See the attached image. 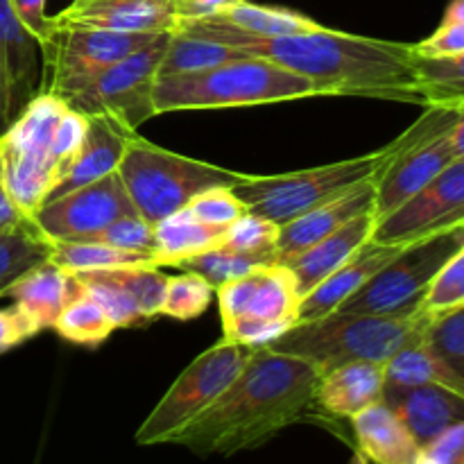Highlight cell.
<instances>
[{
  "instance_id": "10",
  "label": "cell",
  "mask_w": 464,
  "mask_h": 464,
  "mask_svg": "<svg viewBox=\"0 0 464 464\" xmlns=\"http://www.w3.org/2000/svg\"><path fill=\"white\" fill-rule=\"evenodd\" d=\"M462 247L464 225L412 240L335 313L390 315L417 311L430 281Z\"/></svg>"
},
{
  "instance_id": "20",
  "label": "cell",
  "mask_w": 464,
  "mask_h": 464,
  "mask_svg": "<svg viewBox=\"0 0 464 464\" xmlns=\"http://www.w3.org/2000/svg\"><path fill=\"white\" fill-rule=\"evenodd\" d=\"M383 401L401 417L420 447L449 426L464 421V394L440 385L385 388Z\"/></svg>"
},
{
  "instance_id": "44",
  "label": "cell",
  "mask_w": 464,
  "mask_h": 464,
  "mask_svg": "<svg viewBox=\"0 0 464 464\" xmlns=\"http://www.w3.org/2000/svg\"><path fill=\"white\" fill-rule=\"evenodd\" d=\"M415 464H464V421L421 444Z\"/></svg>"
},
{
  "instance_id": "29",
  "label": "cell",
  "mask_w": 464,
  "mask_h": 464,
  "mask_svg": "<svg viewBox=\"0 0 464 464\" xmlns=\"http://www.w3.org/2000/svg\"><path fill=\"white\" fill-rule=\"evenodd\" d=\"M211 18H218L225 25L234 27V30L249 36H284L322 27L317 21H313V18L304 16L299 12H293V9L254 5L247 3V0H240L234 7L225 9V12Z\"/></svg>"
},
{
  "instance_id": "35",
  "label": "cell",
  "mask_w": 464,
  "mask_h": 464,
  "mask_svg": "<svg viewBox=\"0 0 464 464\" xmlns=\"http://www.w3.org/2000/svg\"><path fill=\"white\" fill-rule=\"evenodd\" d=\"M104 279L111 281L116 288L130 295L131 302L145 317V322L152 317L161 315L163 297H166L168 276L159 272L154 266H131V267H116V270H100Z\"/></svg>"
},
{
  "instance_id": "37",
  "label": "cell",
  "mask_w": 464,
  "mask_h": 464,
  "mask_svg": "<svg viewBox=\"0 0 464 464\" xmlns=\"http://www.w3.org/2000/svg\"><path fill=\"white\" fill-rule=\"evenodd\" d=\"M464 308V247L435 275L420 304V311L430 320Z\"/></svg>"
},
{
  "instance_id": "39",
  "label": "cell",
  "mask_w": 464,
  "mask_h": 464,
  "mask_svg": "<svg viewBox=\"0 0 464 464\" xmlns=\"http://www.w3.org/2000/svg\"><path fill=\"white\" fill-rule=\"evenodd\" d=\"M75 279L80 281L82 288L104 308V313L111 317L116 329H131V326H139L145 322V317L140 315V311L136 308V304L131 302L130 295H125L121 288H116V285L109 279H104L100 272H82V275H75Z\"/></svg>"
},
{
  "instance_id": "14",
  "label": "cell",
  "mask_w": 464,
  "mask_h": 464,
  "mask_svg": "<svg viewBox=\"0 0 464 464\" xmlns=\"http://www.w3.org/2000/svg\"><path fill=\"white\" fill-rule=\"evenodd\" d=\"M460 225H464V161L458 159L403 207L376 220L372 238L406 245Z\"/></svg>"
},
{
  "instance_id": "28",
  "label": "cell",
  "mask_w": 464,
  "mask_h": 464,
  "mask_svg": "<svg viewBox=\"0 0 464 464\" xmlns=\"http://www.w3.org/2000/svg\"><path fill=\"white\" fill-rule=\"evenodd\" d=\"M50 254L48 261L62 267L68 275H82V272L116 270V267L131 266H154L152 254L131 252V249H118L98 240H48Z\"/></svg>"
},
{
  "instance_id": "41",
  "label": "cell",
  "mask_w": 464,
  "mask_h": 464,
  "mask_svg": "<svg viewBox=\"0 0 464 464\" xmlns=\"http://www.w3.org/2000/svg\"><path fill=\"white\" fill-rule=\"evenodd\" d=\"M190 213H193L198 220H202L204 225L220 227V229H227L229 225H234L240 216L247 213V207L238 199V195L234 193V188H211L199 193L198 198L188 202Z\"/></svg>"
},
{
  "instance_id": "32",
  "label": "cell",
  "mask_w": 464,
  "mask_h": 464,
  "mask_svg": "<svg viewBox=\"0 0 464 464\" xmlns=\"http://www.w3.org/2000/svg\"><path fill=\"white\" fill-rule=\"evenodd\" d=\"M415 71L424 107H464V53L456 57H417Z\"/></svg>"
},
{
  "instance_id": "49",
  "label": "cell",
  "mask_w": 464,
  "mask_h": 464,
  "mask_svg": "<svg viewBox=\"0 0 464 464\" xmlns=\"http://www.w3.org/2000/svg\"><path fill=\"white\" fill-rule=\"evenodd\" d=\"M14 118H16V109H14L12 77H9L7 62H5L3 53H0V134L12 125Z\"/></svg>"
},
{
  "instance_id": "17",
  "label": "cell",
  "mask_w": 464,
  "mask_h": 464,
  "mask_svg": "<svg viewBox=\"0 0 464 464\" xmlns=\"http://www.w3.org/2000/svg\"><path fill=\"white\" fill-rule=\"evenodd\" d=\"M408 245V243H406ZM406 245H388L370 238L356 249L334 275L326 276L315 290L299 302V322L320 320L338 311L340 304L356 295L367 281L379 275Z\"/></svg>"
},
{
  "instance_id": "31",
  "label": "cell",
  "mask_w": 464,
  "mask_h": 464,
  "mask_svg": "<svg viewBox=\"0 0 464 464\" xmlns=\"http://www.w3.org/2000/svg\"><path fill=\"white\" fill-rule=\"evenodd\" d=\"M243 57H247V54L236 48H229V45L199 39V36L181 34V32H170L166 50H163V57L159 62L157 77L207 71V68L220 66V63L227 62H236V59Z\"/></svg>"
},
{
  "instance_id": "42",
  "label": "cell",
  "mask_w": 464,
  "mask_h": 464,
  "mask_svg": "<svg viewBox=\"0 0 464 464\" xmlns=\"http://www.w3.org/2000/svg\"><path fill=\"white\" fill-rule=\"evenodd\" d=\"M91 240L107 243L118 249H131V252L154 254V225L136 213V216L118 218L109 227H104L100 234H95ZM154 258V256H152Z\"/></svg>"
},
{
  "instance_id": "34",
  "label": "cell",
  "mask_w": 464,
  "mask_h": 464,
  "mask_svg": "<svg viewBox=\"0 0 464 464\" xmlns=\"http://www.w3.org/2000/svg\"><path fill=\"white\" fill-rule=\"evenodd\" d=\"M50 243L34 225L0 234V293L32 267L48 261Z\"/></svg>"
},
{
  "instance_id": "33",
  "label": "cell",
  "mask_w": 464,
  "mask_h": 464,
  "mask_svg": "<svg viewBox=\"0 0 464 464\" xmlns=\"http://www.w3.org/2000/svg\"><path fill=\"white\" fill-rule=\"evenodd\" d=\"M279 263V254H238L229 249H208V252L195 254L186 261L177 263L175 267H181L184 272H195L202 279H207L213 288L229 284V281L240 279L258 267Z\"/></svg>"
},
{
  "instance_id": "16",
  "label": "cell",
  "mask_w": 464,
  "mask_h": 464,
  "mask_svg": "<svg viewBox=\"0 0 464 464\" xmlns=\"http://www.w3.org/2000/svg\"><path fill=\"white\" fill-rule=\"evenodd\" d=\"M53 18L57 25L100 27L127 34H166L177 27L172 0H72Z\"/></svg>"
},
{
  "instance_id": "19",
  "label": "cell",
  "mask_w": 464,
  "mask_h": 464,
  "mask_svg": "<svg viewBox=\"0 0 464 464\" xmlns=\"http://www.w3.org/2000/svg\"><path fill=\"white\" fill-rule=\"evenodd\" d=\"M89 125H86L84 140H82L80 152L75 154L72 163L68 166L66 175L62 177L48 199L62 198V195L71 193V190L82 188L86 184L102 179V177L113 175L118 170L122 152H125L127 143L131 136L139 131L130 130L125 122L111 116H86ZM45 199V202H48ZM44 202V204H45Z\"/></svg>"
},
{
  "instance_id": "51",
  "label": "cell",
  "mask_w": 464,
  "mask_h": 464,
  "mask_svg": "<svg viewBox=\"0 0 464 464\" xmlns=\"http://www.w3.org/2000/svg\"><path fill=\"white\" fill-rule=\"evenodd\" d=\"M82 3H89V0H82Z\"/></svg>"
},
{
  "instance_id": "36",
  "label": "cell",
  "mask_w": 464,
  "mask_h": 464,
  "mask_svg": "<svg viewBox=\"0 0 464 464\" xmlns=\"http://www.w3.org/2000/svg\"><path fill=\"white\" fill-rule=\"evenodd\" d=\"M213 293H216V288L207 279L195 275V272L168 276L161 315L179 322L195 320V317H199L207 311L213 299Z\"/></svg>"
},
{
  "instance_id": "47",
  "label": "cell",
  "mask_w": 464,
  "mask_h": 464,
  "mask_svg": "<svg viewBox=\"0 0 464 464\" xmlns=\"http://www.w3.org/2000/svg\"><path fill=\"white\" fill-rule=\"evenodd\" d=\"M240 0H172L177 23L181 21H202L222 14L225 9L234 7Z\"/></svg>"
},
{
  "instance_id": "7",
  "label": "cell",
  "mask_w": 464,
  "mask_h": 464,
  "mask_svg": "<svg viewBox=\"0 0 464 464\" xmlns=\"http://www.w3.org/2000/svg\"><path fill=\"white\" fill-rule=\"evenodd\" d=\"M394 159L392 143L362 157L285 172V175H245L234 193L249 213L261 216L275 225H285L304 216L322 202L347 193L353 186L376 179L381 170Z\"/></svg>"
},
{
  "instance_id": "1",
  "label": "cell",
  "mask_w": 464,
  "mask_h": 464,
  "mask_svg": "<svg viewBox=\"0 0 464 464\" xmlns=\"http://www.w3.org/2000/svg\"><path fill=\"white\" fill-rule=\"evenodd\" d=\"M175 32L216 41L247 57L267 59L311 80L322 95H361L424 104L412 44L317 27L284 36H249L218 18L177 23Z\"/></svg>"
},
{
  "instance_id": "2",
  "label": "cell",
  "mask_w": 464,
  "mask_h": 464,
  "mask_svg": "<svg viewBox=\"0 0 464 464\" xmlns=\"http://www.w3.org/2000/svg\"><path fill=\"white\" fill-rule=\"evenodd\" d=\"M320 372L297 356L256 347L234 383L170 444L195 456H236L263 447L315 408Z\"/></svg>"
},
{
  "instance_id": "5",
  "label": "cell",
  "mask_w": 464,
  "mask_h": 464,
  "mask_svg": "<svg viewBox=\"0 0 464 464\" xmlns=\"http://www.w3.org/2000/svg\"><path fill=\"white\" fill-rule=\"evenodd\" d=\"M57 95L39 91L0 134V175L9 198L32 220L71 166L57 127L66 111Z\"/></svg>"
},
{
  "instance_id": "43",
  "label": "cell",
  "mask_w": 464,
  "mask_h": 464,
  "mask_svg": "<svg viewBox=\"0 0 464 464\" xmlns=\"http://www.w3.org/2000/svg\"><path fill=\"white\" fill-rule=\"evenodd\" d=\"M417 57H456L464 53V16H444L438 30L412 44Z\"/></svg>"
},
{
  "instance_id": "21",
  "label": "cell",
  "mask_w": 464,
  "mask_h": 464,
  "mask_svg": "<svg viewBox=\"0 0 464 464\" xmlns=\"http://www.w3.org/2000/svg\"><path fill=\"white\" fill-rule=\"evenodd\" d=\"M374 227L376 213H362V216L353 218L347 225L335 229L334 234L324 236L317 243H313L302 254L288 258L284 266L290 267L295 281H297L299 297H306L326 276L334 275L361 245H365L372 238Z\"/></svg>"
},
{
  "instance_id": "24",
  "label": "cell",
  "mask_w": 464,
  "mask_h": 464,
  "mask_svg": "<svg viewBox=\"0 0 464 464\" xmlns=\"http://www.w3.org/2000/svg\"><path fill=\"white\" fill-rule=\"evenodd\" d=\"M72 290H75V276L45 261L7 285L0 293V299H14V304L30 315L36 329L45 331L53 329Z\"/></svg>"
},
{
  "instance_id": "8",
  "label": "cell",
  "mask_w": 464,
  "mask_h": 464,
  "mask_svg": "<svg viewBox=\"0 0 464 464\" xmlns=\"http://www.w3.org/2000/svg\"><path fill=\"white\" fill-rule=\"evenodd\" d=\"M225 340L266 347L299 322L297 281L284 263L258 267L216 288Z\"/></svg>"
},
{
  "instance_id": "4",
  "label": "cell",
  "mask_w": 464,
  "mask_h": 464,
  "mask_svg": "<svg viewBox=\"0 0 464 464\" xmlns=\"http://www.w3.org/2000/svg\"><path fill=\"white\" fill-rule=\"evenodd\" d=\"M320 95L322 91L311 80L279 63L243 57L207 71L157 77L154 109L159 116L170 111L258 107Z\"/></svg>"
},
{
  "instance_id": "45",
  "label": "cell",
  "mask_w": 464,
  "mask_h": 464,
  "mask_svg": "<svg viewBox=\"0 0 464 464\" xmlns=\"http://www.w3.org/2000/svg\"><path fill=\"white\" fill-rule=\"evenodd\" d=\"M41 334L34 322L30 320L25 311L12 304L7 308H0V353L12 352L14 347L23 344L25 340Z\"/></svg>"
},
{
  "instance_id": "30",
  "label": "cell",
  "mask_w": 464,
  "mask_h": 464,
  "mask_svg": "<svg viewBox=\"0 0 464 464\" xmlns=\"http://www.w3.org/2000/svg\"><path fill=\"white\" fill-rule=\"evenodd\" d=\"M53 329L68 343L82 344V347H98L116 331V326H113L111 317L104 313V308L75 279V290L59 313Z\"/></svg>"
},
{
  "instance_id": "18",
  "label": "cell",
  "mask_w": 464,
  "mask_h": 464,
  "mask_svg": "<svg viewBox=\"0 0 464 464\" xmlns=\"http://www.w3.org/2000/svg\"><path fill=\"white\" fill-rule=\"evenodd\" d=\"M370 211H374V179L362 181V184L349 188L347 193L326 199L320 207L285 222L279 227V243H276L279 263L297 256L313 243Z\"/></svg>"
},
{
  "instance_id": "50",
  "label": "cell",
  "mask_w": 464,
  "mask_h": 464,
  "mask_svg": "<svg viewBox=\"0 0 464 464\" xmlns=\"http://www.w3.org/2000/svg\"><path fill=\"white\" fill-rule=\"evenodd\" d=\"M451 140H453V148H456L458 159H462L464 161V107H460V116H458V122L451 130Z\"/></svg>"
},
{
  "instance_id": "27",
  "label": "cell",
  "mask_w": 464,
  "mask_h": 464,
  "mask_svg": "<svg viewBox=\"0 0 464 464\" xmlns=\"http://www.w3.org/2000/svg\"><path fill=\"white\" fill-rule=\"evenodd\" d=\"M440 385L464 394V381L424 338L403 347L385 362V388H420Z\"/></svg>"
},
{
  "instance_id": "13",
  "label": "cell",
  "mask_w": 464,
  "mask_h": 464,
  "mask_svg": "<svg viewBox=\"0 0 464 464\" xmlns=\"http://www.w3.org/2000/svg\"><path fill=\"white\" fill-rule=\"evenodd\" d=\"M136 216L118 172L48 199L32 216L45 240H91L118 218Z\"/></svg>"
},
{
  "instance_id": "23",
  "label": "cell",
  "mask_w": 464,
  "mask_h": 464,
  "mask_svg": "<svg viewBox=\"0 0 464 464\" xmlns=\"http://www.w3.org/2000/svg\"><path fill=\"white\" fill-rule=\"evenodd\" d=\"M356 451L367 464H415L420 444L385 401L352 417Z\"/></svg>"
},
{
  "instance_id": "15",
  "label": "cell",
  "mask_w": 464,
  "mask_h": 464,
  "mask_svg": "<svg viewBox=\"0 0 464 464\" xmlns=\"http://www.w3.org/2000/svg\"><path fill=\"white\" fill-rule=\"evenodd\" d=\"M453 161H458V154L453 148L451 131L430 143L397 154L374 179L376 220L403 207Z\"/></svg>"
},
{
  "instance_id": "12",
  "label": "cell",
  "mask_w": 464,
  "mask_h": 464,
  "mask_svg": "<svg viewBox=\"0 0 464 464\" xmlns=\"http://www.w3.org/2000/svg\"><path fill=\"white\" fill-rule=\"evenodd\" d=\"M157 36L159 34H127V32L100 30V27L54 23L53 34L41 45L39 91L63 100L89 80H93L104 68L152 44Z\"/></svg>"
},
{
  "instance_id": "22",
  "label": "cell",
  "mask_w": 464,
  "mask_h": 464,
  "mask_svg": "<svg viewBox=\"0 0 464 464\" xmlns=\"http://www.w3.org/2000/svg\"><path fill=\"white\" fill-rule=\"evenodd\" d=\"M385 365L347 362L320 376L315 408L335 420H352L358 412L383 401Z\"/></svg>"
},
{
  "instance_id": "40",
  "label": "cell",
  "mask_w": 464,
  "mask_h": 464,
  "mask_svg": "<svg viewBox=\"0 0 464 464\" xmlns=\"http://www.w3.org/2000/svg\"><path fill=\"white\" fill-rule=\"evenodd\" d=\"M426 340L464 381V308L435 317L426 331Z\"/></svg>"
},
{
  "instance_id": "11",
  "label": "cell",
  "mask_w": 464,
  "mask_h": 464,
  "mask_svg": "<svg viewBox=\"0 0 464 464\" xmlns=\"http://www.w3.org/2000/svg\"><path fill=\"white\" fill-rule=\"evenodd\" d=\"M168 34H159L152 44L127 54L102 72L86 82L75 93L66 95L68 109L82 116H111L139 131L143 122L157 116L154 109V84L159 62L166 50Z\"/></svg>"
},
{
  "instance_id": "25",
  "label": "cell",
  "mask_w": 464,
  "mask_h": 464,
  "mask_svg": "<svg viewBox=\"0 0 464 464\" xmlns=\"http://www.w3.org/2000/svg\"><path fill=\"white\" fill-rule=\"evenodd\" d=\"M0 53L7 62L9 77H12L14 109L18 113L39 93L41 50L39 44L21 25L9 0H0Z\"/></svg>"
},
{
  "instance_id": "26",
  "label": "cell",
  "mask_w": 464,
  "mask_h": 464,
  "mask_svg": "<svg viewBox=\"0 0 464 464\" xmlns=\"http://www.w3.org/2000/svg\"><path fill=\"white\" fill-rule=\"evenodd\" d=\"M225 231L220 227L204 225L188 208H179L154 225V263L157 267H175L195 254L220 247Z\"/></svg>"
},
{
  "instance_id": "9",
  "label": "cell",
  "mask_w": 464,
  "mask_h": 464,
  "mask_svg": "<svg viewBox=\"0 0 464 464\" xmlns=\"http://www.w3.org/2000/svg\"><path fill=\"white\" fill-rule=\"evenodd\" d=\"M256 347L229 343L222 338L204 353H199L159 399L143 424L136 430V444L154 447L170 444L181 429L202 415L247 365Z\"/></svg>"
},
{
  "instance_id": "48",
  "label": "cell",
  "mask_w": 464,
  "mask_h": 464,
  "mask_svg": "<svg viewBox=\"0 0 464 464\" xmlns=\"http://www.w3.org/2000/svg\"><path fill=\"white\" fill-rule=\"evenodd\" d=\"M34 225L21 208L14 204V199L9 198L7 188L3 184V175H0V234H7V231L25 229V227Z\"/></svg>"
},
{
  "instance_id": "38",
  "label": "cell",
  "mask_w": 464,
  "mask_h": 464,
  "mask_svg": "<svg viewBox=\"0 0 464 464\" xmlns=\"http://www.w3.org/2000/svg\"><path fill=\"white\" fill-rule=\"evenodd\" d=\"M276 243H279V225L247 211L234 225L227 227L220 247L238 254H279Z\"/></svg>"
},
{
  "instance_id": "3",
  "label": "cell",
  "mask_w": 464,
  "mask_h": 464,
  "mask_svg": "<svg viewBox=\"0 0 464 464\" xmlns=\"http://www.w3.org/2000/svg\"><path fill=\"white\" fill-rule=\"evenodd\" d=\"M430 322L420 308L390 315L331 313L320 320L297 322L266 347L311 362L322 376L347 362L385 365L403 347L424 338Z\"/></svg>"
},
{
  "instance_id": "46",
  "label": "cell",
  "mask_w": 464,
  "mask_h": 464,
  "mask_svg": "<svg viewBox=\"0 0 464 464\" xmlns=\"http://www.w3.org/2000/svg\"><path fill=\"white\" fill-rule=\"evenodd\" d=\"M9 5H12L14 14L21 21V25L39 44L41 50V45L50 39V34L54 30L53 16L45 14V0H9Z\"/></svg>"
},
{
  "instance_id": "6",
  "label": "cell",
  "mask_w": 464,
  "mask_h": 464,
  "mask_svg": "<svg viewBox=\"0 0 464 464\" xmlns=\"http://www.w3.org/2000/svg\"><path fill=\"white\" fill-rule=\"evenodd\" d=\"M118 177L136 213L150 225L188 207L190 199L211 188H234L243 172L175 154L134 134L118 163Z\"/></svg>"
}]
</instances>
